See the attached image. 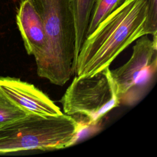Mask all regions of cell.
<instances>
[{"label":"cell","instance_id":"cell-3","mask_svg":"<svg viewBox=\"0 0 157 157\" xmlns=\"http://www.w3.org/2000/svg\"><path fill=\"white\" fill-rule=\"evenodd\" d=\"M64 113L85 117L90 124L98 123L120 100L109 67L91 76L76 75L61 98Z\"/></svg>","mask_w":157,"mask_h":157},{"label":"cell","instance_id":"cell-2","mask_svg":"<svg viewBox=\"0 0 157 157\" xmlns=\"http://www.w3.org/2000/svg\"><path fill=\"white\" fill-rule=\"evenodd\" d=\"M81 130V124L64 113L45 117L29 113L0 126V154L68 147L76 142Z\"/></svg>","mask_w":157,"mask_h":157},{"label":"cell","instance_id":"cell-6","mask_svg":"<svg viewBox=\"0 0 157 157\" xmlns=\"http://www.w3.org/2000/svg\"><path fill=\"white\" fill-rule=\"evenodd\" d=\"M16 23L27 53L37 58L44 50L46 37L42 20L31 0H20Z\"/></svg>","mask_w":157,"mask_h":157},{"label":"cell","instance_id":"cell-10","mask_svg":"<svg viewBox=\"0 0 157 157\" xmlns=\"http://www.w3.org/2000/svg\"><path fill=\"white\" fill-rule=\"evenodd\" d=\"M145 2L147 23L157 30V0H145Z\"/></svg>","mask_w":157,"mask_h":157},{"label":"cell","instance_id":"cell-8","mask_svg":"<svg viewBox=\"0 0 157 157\" xmlns=\"http://www.w3.org/2000/svg\"><path fill=\"white\" fill-rule=\"evenodd\" d=\"M125 1L96 0L90 17L86 36L90 35L104 18L122 5Z\"/></svg>","mask_w":157,"mask_h":157},{"label":"cell","instance_id":"cell-4","mask_svg":"<svg viewBox=\"0 0 157 157\" xmlns=\"http://www.w3.org/2000/svg\"><path fill=\"white\" fill-rule=\"evenodd\" d=\"M156 34L136 40L130 58L120 67L111 70L120 102L128 104L137 101L144 88L156 72Z\"/></svg>","mask_w":157,"mask_h":157},{"label":"cell","instance_id":"cell-5","mask_svg":"<svg viewBox=\"0 0 157 157\" xmlns=\"http://www.w3.org/2000/svg\"><path fill=\"white\" fill-rule=\"evenodd\" d=\"M0 91L28 113L45 117H56L63 113L40 90L20 78L0 77Z\"/></svg>","mask_w":157,"mask_h":157},{"label":"cell","instance_id":"cell-7","mask_svg":"<svg viewBox=\"0 0 157 157\" xmlns=\"http://www.w3.org/2000/svg\"><path fill=\"white\" fill-rule=\"evenodd\" d=\"M96 1V0H71L75 29V53L72 67L73 73H74L76 59L86 37L90 17Z\"/></svg>","mask_w":157,"mask_h":157},{"label":"cell","instance_id":"cell-9","mask_svg":"<svg viewBox=\"0 0 157 157\" xmlns=\"http://www.w3.org/2000/svg\"><path fill=\"white\" fill-rule=\"evenodd\" d=\"M28 113L0 91V126L23 117Z\"/></svg>","mask_w":157,"mask_h":157},{"label":"cell","instance_id":"cell-1","mask_svg":"<svg viewBox=\"0 0 157 157\" xmlns=\"http://www.w3.org/2000/svg\"><path fill=\"white\" fill-rule=\"evenodd\" d=\"M157 30L147 21L145 0H126L86 36L76 59L74 74L94 75L110 67L130 44Z\"/></svg>","mask_w":157,"mask_h":157}]
</instances>
